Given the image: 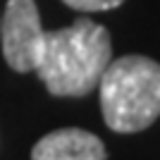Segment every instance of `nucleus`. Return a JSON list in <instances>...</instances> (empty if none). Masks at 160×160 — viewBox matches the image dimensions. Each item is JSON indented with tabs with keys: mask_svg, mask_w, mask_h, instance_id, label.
I'll use <instances>...</instances> for the list:
<instances>
[{
	"mask_svg": "<svg viewBox=\"0 0 160 160\" xmlns=\"http://www.w3.org/2000/svg\"><path fill=\"white\" fill-rule=\"evenodd\" d=\"M112 60V41L105 27L77 19L72 27L46 31L43 53L33 72L53 96H86L98 88Z\"/></svg>",
	"mask_w": 160,
	"mask_h": 160,
	"instance_id": "obj_1",
	"label": "nucleus"
},
{
	"mask_svg": "<svg viewBox=\"0 0 160 160\" xmlns=\"http://www.w3.org/2000/svg\"><path fill=\"white\" fill-rule=\"evenodd\" d=\"M103 120L112 132L134 134L160 117V65L143 55L110 60L98 81Z\"/></svg>",
	"mask_w": 160,
	"mask_h": 160,
	"instance_id": "obj_2",
	"label": "nucleus"
},
{
	"mask_svg": "<svg viewBox=\"0 0 160 160\" xmlns=\"http://www.w3.org/2000/svg\"><path fill=\"white\" fill-rule=\"evenodd\" d=\"M2 55L14 72H33L43 53L46 31L41 27L38 7L33 0H7L0 17Z\"/></svg>",
	"mask_w": 160,
	"mask_h": 160,
	"instance_id": "obj_3",
	"label": "nucleus"
},
{
	"mask_svg": "<svg viewBox=\"0 0 160 160\" xmlns=\"http://www.w3.org/2000/svg\"><path fill=\"white\" fill-rule=\"evenodd\" d=\"M31 160H105L103 141L77 127L46 134L33 146Z\"/></svg>",
	"mask_w": 160,
	"mask_h": 160,
	"instance_id": "obj_4",
	"label": "nucleus"
},
{
	"mask_svg": "<svg viewBox=\"0 0 160 160\" xmlns=\"http://www.w3.org/2000/svg\"><path fill=\"white\" fill-rule=\"evenodd\" d=\"M62 2L79 12H103V10L120 7L124 0H62Z\"/></svg>",
	"mask_w": 160,
	"mask_h": 160,
	"instance_id": "obj_5",
	"label": "nucleus"
}]
</instances>
